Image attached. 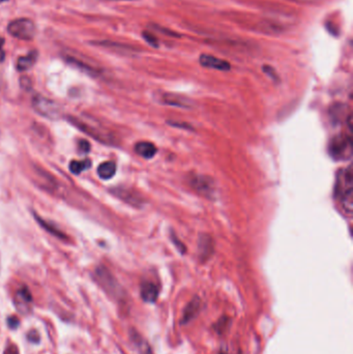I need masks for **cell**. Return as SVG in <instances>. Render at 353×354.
I'll use <instances>...</instances> for the list:
<instances>
[{
	"mask_svg": "<svg viewBox=\"0 0 353 354\" xmlns=\"http://www.w3.org/2000/svg\"><path fill=\"white\" fill-rule=\"evenodd\" d=\"M336 198L346 214L350 215L353 208V171L351 166L338 173L336 182Z\"/></svg>",
	"mask_w": 353,
	"mask_h": 354,
	"instance_id": "obj_1",
	"label": "cell"
},
{
	"mask_svg": "<svg viewBox=\"0 0 353 354\" xmlns=\"http://www.w3.org/2000/svg\"><path fill=\"white\" fill-rule=\"evenodd\" d=\"M328 153L334 160L344 161L351 158L352 141L347 135H338L330 140L328 144Z\"/></svg>",
	"mask_w": 353,
	"mask_h": 354,
	"instance_id": "obj_2",
	"label": "cell"
},
{
	"mask_svg": "<svg viewBox=\"0 0 353 354\" xmlns=\"http://www.w3.org/2000/svg\"><path fill=\"white\" fill-rule=\"evenodd\" d=\"M8 32L16 38L22 40H31L35 35V25L30 19H16L9 23Z\"/></svg>",
	"mask_w": 353,
	"mask_h": 354,
	"instance_id": "obj_3",
	"label": "cell"
},
{
	"mask_svg": "<svg viewBox=\"0 0 353 354\" xmlns=\"http://www.w3.org/2000/svg\"><path fill=\"white\" fill-rule=\"evenodd\" d=\"M32 106L37 113L50 119H56L60 116V107L51 99L36 95L32 99Z\"/></svg>",
	"mask_w": 353,
	"mask_h": 354,
	"instance_id": "obj_4",
	"label": "cell"
},
{
	"mask_svg": "<svg viewBox=\"0 0 353 354\" xmlns=\"http://www.w3.org/2000/svg\"><path fill=\"white\" fill-rule=\"evenodd\" d=\"M96 274L100 285L107 291L109 294H111L113 296H119L120 289H119L118 283L113 278V276L110 274V272L106 267L100 266L97 269Z\"/></svg>",
	"mask_w": 353,
	"mask_h": 354,
	"instance_id": "obj_5",
	"label": "cell"
},
{
	"mask_svg": "<svg viewBox=\"0 0 353 354\" xmlns=\"http://www.w3.org/2000/svg\"><path fill=\"white\" fill-rule=\"evenodd\" d=\"M190 184L195 191L204 196H212L214 193L213 180L207 176L196 174L190 178Z\"/></svg>",
	"mask_w": 353,
	"mask_h": 354,
	"instance_id": "obj_6",
	"label": "cell"
},
{
	"mask_svg": "<svg viewBox=\"0 0 353 354\" xmlns=\"http://www.w3.org/2000/svg\"><path fill=\"white\" fill-rule=\"evenodd\" d=\"M32 295L27 287L20 288L15 295V306L17 311L21 314H27L31 310Z\"/></svg>",
	"mask_w": 353,
	"mask_h": 354,
	"instance_id": "obj_7",
	"label": "cell"
},
{
	"mask_svg": "<svg viewBox=\"0 0 353 354\" xmlns=\"http://www.w3.org/2000/svg\"><path fill=\"white\" fill-rule=\"evenodd\" d=\"M199 62L204 68L213 69L217 71H229L231 68L228 61L207 54H202L199 58Z\"/></svg>",
	"mask_w": 353,
	"mask_h": 354,
	"instance_id": "obj_8",
	"label": "cell"
},
{
	"mask_svg": "<svg viewBox=\"0 0 353 354\" xmlns=\"http://www.w3.org/2000/svg\"><path fill=\"white\" fill-rule=\"evenodd\" d=\"M201 299L199 297H194L185 308L183 312V317H182V323L187 324L191 322L193 319L196 318V316L199 314V312L201 310Z\"/></svg>",
	"mask_w": 353,
	"mask_h": 354,
	"instance_id": "obj_9",
	"label": "cell"
},
{
	"mask_svg": "<svg viewBox=\"0 0 353 354\" xmlns=\"http://www.w3.org/2000/svg\"><path fill=\"white\" fill-rule=\"evenodd\" d=\"M162 104L173 107H180L188 109L191 107V100L185 96L173 94V93H164L161 95Z\"/></svg>",
	"mask_w": 353,
	"mask_h": 354,
	"instance_id": "obj_10",
	"label": "cell"
},
{
	"mask_svg": "<svg viewBox=\"0 0 353 354\" xmlns=\"http://www.w3.org/2000/svg\"><path fill=\"white\" fill-rule=\"evenodd\" d=\"M141 297L145 302H156L159 297V288L152 282H144L141 286Z\"/></svg>",
	"mask_w": 353,
	"mask_h": 354,
	"instance_id": "obj_11",
	"label": "cell"
},
{
	"mask_svg": "<svg viewBox=\"0 0 353 354\" xmlns=\"http://www.w3.org/2000/svg\"><path fill=\"white\" fill-rule=\"evenodd\" d=\"M129 339L131 341V343H133L134 347L136 348L137 352L139 354H152L151 352V349H150V346L149 344L147 343V341L139 334V332H137L136 330H130L129 332Z\"/></svg>",
	"mask_w": 353,
	"mask_h": 354,
	"instance_id": "obj_12",
	"label": "cell"
},
{
	"mask_svg": "<svg viewBox=\"0 0 353 354\" xmlns=\"http://www.w3.org/2000/svg\"><path fill=\"white\" fill-rule=\"evenodd\" d=\"M135 151L137 153V155H139L143 159L150 160L154 156H156L158 148L156 147V145H154L153 143L143 141V142H138L135 145Z\"/></svg>",
	"mask_w": 353,
	"mask_h": 354,
	"instance_id": "obj_13",
	"label": "cell"
},
{
	"mask_svg": "<svg viewBox=\"0 0 353 354\" xmlns=\"http://www.w3.org/2000/svg\"><path fill=\"white\" fill-rule=\"evenodd\" d=\"M37 59V52L32 51L26 56H21L17 60V70L20 72H25L31 69Z\"/></svg>",
	"mask_w": 353,
	"mask_h": 354,
	"instance_id": "obj_14",
	"label": "cell"
},
{
	"mask_svg": "<svg viewBox=\"0 0 353 354\" xmlns=\"http://www.w3.org/2000/svg\"><path fill=\"white\" fill-rule=\"evenodd\" d=\"M116 173V164L114 162L108 161L101 164L98 168V175L102 179H110L112 178Z\"/></svg>",
	"mask_w": 353,
	"mask_h": 354,
	"instance_id": "obj_15",
	"label": "cell"
},
{
	"mask_svg": "<svg viewBox=\"0 0 353 354\" xmlns=\"http://www.w3.org/2000/svg\"><path fill=\"white\" fill-rule=\"evenodd\" d=\"M65 59H67V62H69L70 65H72L73 67L77 68L78 70H81L84 73H87V74H90V75H97V73H98L95 68H92L91 66H88L87 64H85V62H83L81 60H78L75 57L68 56Z\"/></svg>",
	"mask_w": 353,
	"mask_h": 354,
	"instance_id": "obj_16",
	"label": "cell"
},
{
	"mask_svg": "<svg viewBox=\"0 0 353 354\" xmlns=\"http://www.w3.org/2000/svg\"><path fill=\"white\" fill-rule=\"evenodd\" d=\"M213 251L211 245V238L207 235L201 236V239L199 241V252L202 259H206L211 255V252Z\"/></svg>",
	"mask_w": 353,
	"mask_h": 354,
	"instance_id": "obj_17",
	"label": "cell"
},
{
	"mask_svg": "<svg viewBox=\"0 0 353 354\" xmlns=\"http://www.w3.org/2000/svg\"><path fill=\"white\" fill-rule=\"evenodd\" d=\"M92 167V162L86 159L83 161H73L70 164V170L74 174H80Z\"/></svg>",
	"mask_w": 353,
	"mask_h": 354,
	"instance_id": "obj_18",
	"label": "cell"
},
{
	"mask_svg": "<svg viewBox=\"0 0 353 354\" xmlns=\"http://www.w3.org/2000/svg\"><path fill=\"white\" fill-rule=\"evenodd\" d=\"M36 220H37V222L39 223V225H40L43 229H45V230H47L48 232H50V233H52L53 235L59 237L60 239H64V238H65V235H64L61 231L57 230V229H55L52 225H50V224L47 223L46 221H43V220L40 219L39 217H36Z\"/></svg>",
	"mask_w": 353,
	"mask_h": 354,
	"instance_id": "obj_19",
	"label": "cell"
},
{
	"mask_svg": "<svg viewBox=\"0 0 353 354\" xmlns=\"http://www.w3.org/2000/svg\"><path fill=\"white\" fill-rule=\"evenodd\" d=\"M142 35H143L144 39L147 41V43H148L149 45H151L152 47L158 48L159 44H158V39H157L156 36H154L153 34H151L150 32H146V31H144Z\"/></svg>",
	"mask_w": 353,
	"mask_h": 354,
	"instance_id": "obj_20",
	"label": "cell"
},
{
	"mask_svg": "<svg viewBox=\"0 0 353 354\" xmlns=\"http://www.w3.org/2000/svg\"><path fill=\"white\" fill-rule=\"evenodd\" d=\"M27 339H28V341L31 342V343H34V344L39 343L40 337H39L38 331L35 330V329H31V330L28 332V334H27Z\"/></svg>",
	"mask_w": 353,
	"mask_h": 354,
	"instance_id": "obj_21",
	"label": "cell"
},
{
	"mask_svg": "<svg viewBox=\"0 0 353 354\" xmlns=\"http://www.w3.org/2000/svg\"><path fill=\"white\" fill-rule=\"evenodd\" d=\"M4 354H20L19 348L14 343H9L5 349Z\"/></svg>",
	"mask_w": 353,
	"mask_h": 354,
	"instance_id": "obj_22",
	"label": "cell"
},
{
	"mask_svg": "<svg viewBox=\"0 0 353 354\" xmlns=\"http://www.w3.org/2000/svg\"><path fill=\"white\" fill-rule=\"evenodd\" d=\"M262 70H263V72L266 73L268 76H270L273 80L278 81V75H277L276 71H275L272 67H270V66H264V67L262 68Z\"/></svg>",
	"mask_w": 353,
	"mask_h": 354,
	"instance_id": "obj_23",
	"label": "cell"
},
{
	"mask_svg": "<svg viewBox=\"0 0 353 354\" xmlns=\"http://www.w3.org/2000/svg\"><path fill=\"white\" fill-rule=\"evenodd\" d=\"M19 324H20V321L17 316H10L8 318V326L11 329H16L19 326Z\"/></svg>",
	"mask_w": 353,
	"mask_h": 354,
	"instance_id": "obj_24",
	"label": "cell"
},
{
	"mask_svg": "<svg viewBox=\"0 0 353 354\" xmlns=\"http://www.w3.org/2000/svg\"><path fill=\"white\" fill-rule=\"evenodd\" d=\"M79 149H80L81 153L86 154V153H88V151L91 150V145H90V143H88L85 140H80L79 141Z\"/></svg>",
	"mask_w": 353,
	"mask_h": 354,
	"instance_id": "obj_25",
	"label": "cell"
},
{
	"mask_svg": "<svg viewBox=\"0 0 353 354\" xmlns=\"http://www.w3.org/2000/svg\"><path fill=\"white\" fill-rule=\"evenodd\" d=\"M21 85L25 89H29L31 87V81L27 77H23L21 79Z\"/></svg>",
	"mask_w": 353,
	"mask_h": 354,
	"instance_id": "obj_26",
	"label": "cell"
},
{
	"mask_svg": "<svg viewBox=\"0 0 353 354\" xmlns=\"http://www.w3.org/2000/svg\"><path fill=\"white\" fill-rule=\"evenodd\" d=\"M4 44H5V39L0 37V61H4L5 57H6V53H5L4 49H3Z\"/></svg>",
	"mask_w": 353,
	"mask_h": 354,
	"instance_id": "obj_27",
	"label": "cell"
},
{
	"mask_svg": "<svg viewBox=\"0 0 353 354\" xmlns=\"http://www.w3.org/2000/svg\"><path fill=\"white\" fill-rule=\"evenodd\" d=\"M172 240H173V242H175L174 244L179 247L180 251H181L182 253H185V251H186V247H185V246L182 244V242H181V241H179L178 239H176V237H175V236H172Z\"/></svg>",
	"mask_w": 353,
	"mask_h": 354,
	"instance_id": "obj_28",
	"label": "cell"
},
{
	"mask_svg": "<svg viewBox=\"0 0 353 354\" xmlns=\"http://www.w3.org/2000/svg\"><path fill=\"white\" fill-rule=\"evenodd\" d=\"M288 2H293L297 4H315L318 3L319 0H288Z\"/></svg>",
	"mask_w": 353,
	"mask_h": 354,
	"instance_id": "obj_29",
	"label": "cell"
},
{
	"mask_svg": "<svg viewBox=\"0 0 353 354\" xmlns=\"http://www.w3.org/2000/svg\"><path fill=\"white\" fill-rule=\"evenodd\" d=\"M9 2V0H0V4H4V3H7Z\"/></svg>",
	"mask_w": 353,
	"mask_h": 354,
	"instance_id": "obj_30",
	"label": "cell"
}]
</instances>
